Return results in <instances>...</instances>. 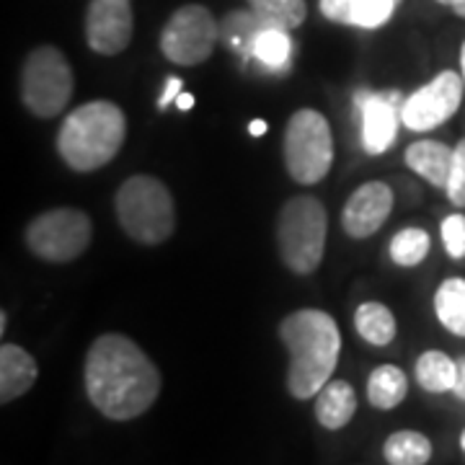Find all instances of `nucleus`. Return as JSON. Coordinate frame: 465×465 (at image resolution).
<instances>
[{"instance_id": "nucleus-29", "label": "nucleus", "mask_w": 465, "mask_h": 465, "mask_svg": "<svg viewBox=\"0 0 465 465\" xmlns=\"http://www.w3.org/2000/svg\"><path fill=\"white\" fill-rule=\"evenodd\" d=\"M182 85H183L182 78H176V75H171V78H168L166 85H163V94H161V99H158V109H161V112H166L171 104H176V99L183 94Z\"/></svg>"}, {"instance_id": "nucleus-17", "label": "nucleus", "mask_w": 465, "mask_h": 465, "mask_svg": "<svg viewBox=\"0 0 465 465\" xmlns=\"http://www.w3.org/2000/svg\"><path fill=\"white\" fill-rule=\"evenodd\" d=\"M357 414V393L347 381H329L316 396V419L323 430H344Z\"/></svg>"}, {"instance_id": "nucleus-37", "label": "nucleus", "mask_w": 465, "mask_h": 465, "mask_svg": "<svg viewBox=\"0 0 465 465\" xmlns=\"http://www.w3.org/2000/svg\"><path fill=\"white\" fill-rule=\"evenodd\" d=\"M460 450L465 452V430H463V434H460Z\"/></svg>"}, {"instance_id": "nucleus-36", "label": "nucleus", "mask_w": 465, "mask_h": 465, "mask_svg": "<svg viewBox=\"0 0 465 465\" xmlns=\"http://www.w3.org/2000/svg\"><path fill=\"white\" fill-rule=\"evenodd\" d=\"M434 3H440V5H448V8H455L460 0H434Z\"/></svg>"}, {"instance_id": "nucleus-16", "label": "nucleus", "mask_w": 465, "mask_h": 465, "mask_svg": "<svg viewBox=\"0 0 465 465\" xmlns=\"http://www.w3.org/2000/svg\"><path fill=\"white\" fill-rule=\"evenodd\" d=\"M452 155L455 148H450L440 140H419L406 148V166L414 171L416 176H421L427 183H432L434 189H448L450 168H452Z\"/></svg>"}, {"instance_id": "nucleus-4", "label": "nucleus", "mask_w": 465, "mask_h": 465, "mask_svg": "<svg viewBox=\"0 0 465 465\" xmlns=\"http://www.w3.org/2000/svg\"><path fill=\"white\" fill-rule=\"evenodd\" d=\"M114 210L122 231L143 246H158L176 231L173 197L166 183L148 173H137L122 182Z\"/></svg>"}, {"instance_id": "nucleus-25", "label": "nucleus", "mask_w": 465, "mask_h": 465, "mask_svg": "<svg viewBox=\"0 0 465 465\" xmlns=\"http://www.w3.org/2000/svg\"><path fill=\"white\" fill-rule=\"evenodd\" d=\"M249 8L264 21L266 26H280V29H298L308 16L305 0H249Z\"/></svg>"}, {"instance_id": "nucleus-8", "label": "nucleus", "mask_w": 465, "mask_h": 465, "mask_svg": "<svg viewBox=\"0 0 465 465\" xmlns=\"http://www.w3.org/2000/svg\"><path fill=\"white\" fill-rule=\"evenodd\" d=\"M94 225L84 210L75 207H57L34 217L26 225L24 241L36 259L50 264H67L84 256L91 246Z\"/></svg>"}, {"instance_id": "nucleus-9", "label": "nucleus", "mask_w": 465, "mask_h": 465, "mask_svg": "<svg viewBox=\"0 0 465 465\" xmlns=\"http://www.w3.org/2000/svg\"><path fill=\"white\" fill-rule=\"evenodd\" d=\"M220 42V21L200 3L176 8L161 29V52L173 65H202Z\"/></svg>"}, {"instance_id": "nucleus-2", "label": "nucleus", "mask_w": 465, "mask_h": 465, "mask_svg": "<svg viewBox=\"0 0 465 465\" xmlns=\"http://www.w3.org/2000/svg\"><path fill=\"white\" fill-rule=\"evenodd\" d=\"M280 341L290 354V396L298 401L316 399L321 388L331 381L341 354V333L333 316L318 308L292 311L280 323Z\"/></svg>"}, {"instance_id": "nucleus-23", "label": "nucleus", "mask_w": 465, "mask_h": 465, "mask_svg": "<svg viewBox=\"0 0 465 465\" xmlns=\"http://www.w3.org/2000/svg\"><path fill=\"white\" fill-rule=\"evenodd\" d=\"M434 313L442 329L465 339V280L450 277L434 292Z\"/></svg>"}, {"instance_id": "nucleus-7", "label": "nucleus", "mask_w": 465, "mask_h": 465, "mask_svg": "<svg viewBox=\"0 0 465 465\" xmlns=\"http://www.w3.org/2000/svg\"><path fill=\"white\" fill-rule=\"evenodd\" d=\"M75 91V75L67 57L52 45H42L26 54L21 67V101L39 119L60 116Z\"/></svg>"}, {"instance_id": "nucleus-10", "label": "nucleus", "mask_w": 465, "mask_h": 465, "mask_svg": "<svg viewBox=\"0 0 465 465\" xmlns=\"http://www.w3.org/2000/svg\"><path fill=\"white\" fill-rule=\"evenodd\" d=\"M463 75L455 70H442L432 81L416 88L411 96L401 104V124L411 133H430L442 127L448 119L458 114L463 101Z\"/></svg>"}, {"instance_id": "nucleus-18", "label": "nucleus", "mask_w": 465, "mask_h": 465, "mask_svg": "<svg viewBox=\"0 0 465 465\" xmlns=\"http://www.w3.org/2000/svg\"><path fill=\"white\" fill-rule=\"evenodd\" d=\"M409 396V378L396 365L375 367L367 378V401L378 411L396 409Z\"/></svg>"}, {"instance_id": "nucleus-22", "label": "nucleus", "mask_w": 465, "mask_h": 465, "mask_svg": "<svg viewBox=\"0 0 465 465\" xmlns=\"http://www.w3.org/2000/svg\"><path fill=\"white\" fill-rule=\"evenodd\" d=\"M251 60L269 73L287 70L290 60H292V36H290V32L280 29V26H264L253 42Z\"/></svg>"}, {"instance_id": "nucleus-6", "label": "nucleus", "mask_w": 465, "mask_h": 465, "mask_svg": "<svg viewBox=\"0 0 465 465\" xmlns=\"http://www.w3.org/2000/svg\"><path fill=\"white\" fill-rule=\"evenodd\" d=\"M284 168L300 186L321 183L333 166V133L318 109H298L287 119L282 140Z\"/></svg>"}, {"instance_id": "nucleus-19", "label": "nucleus", "mask_w": 465, "mask_h": 465, "mask_svg": "<svg viewBox=\"0 0 465 465\" xmlns=\"http://www.w3.org/2000/svg\"><path fill=\"white\" fill-rule=\"evenodd\" d=\"M264 26V21L256 16L251 8L231 11L228 16H223V21H220V42L231 52H235L243 63H249L253 42H256V36Z\"/></svg>"}, {"instance_id": "nucleus-20", "label": "nucleus", "mask_w": 465, "mask_h": 465, "mask_svg": "<svg viewBox=\"0 0 465 465\" xmlns=\"http://www.w3.org/2000/svg\"><path fill=\"white\" fill-rule=\"evenodd\" d=\"M354 329H357V333L365 339L367 344L388 347L396 339L399 323H396V316H393V311L388 305H382L378 300H370V302H362L357 308Z\"/></svg>"}, {"instance_id": "nucleus-15", "label": "nucleus", "mask_w": 465, "mask_h": 465, "mask_svg": "<svg viewBox=\"0 0 465 465\" xmlns=\"http://www.w3.org/2000/svg\"><path fill=\"white\" fill-rule=\"evenodd\" d=\"M39 378L36 360L18 344L5 341L0 347V403H11L29 393Z\"/></svg>"}, {"instance_id": "nucleus-12", "label": "nucleus", "mask_w": 465, "mask_h": 465, "mask_svg": "<svg viewBox=\"0 0 465 465\" xmlns=\"http://www.w3.org/2000/svg\"><path fill=\"white\" fill-rule=\"evenodd\" d=\"M396 94L378 91H357L354 106L360 112V140L370 155H381L396 143L401 124V106Z\"/></svg>"}, {"instance_id": "nucleus-31", "label": "nucleus", "mask_w": 465, "mask_h": 465, "mask_svg": "<svg viewBox=\"0 0 465 465\" xmlns=\"http://www.w3.org/2000/svg\"><path fill=\"white\" fill-rule=\"evenodd\" d=\"M194 106V96L192 94H182L179 99H176V109H182V112H189Z\"/></svg>"}, {"instance_id": "nucleus-14", "label": "nucleus", "mask_w": 465, "mask_h": 465, "mask_svg": "<svg viewBox=\"0 0 465 465\" xmlns=\"http://www.w3.org/2000/svg\"><path fill=\"white\" fill-rule=\"evenodd\" d=\"M399 5L401 0H318L323 18L354 29H381Z\"/></svg>"}, {"instance_id": "nucleus-30", "label": "nucleus", "mask_w": 465, "mask_h": 465, "mask_svg": "<svg viewBox=\"0 0 465 465\" xmlns=\"http://www.w3.org/2000/svg\"><path fill=\"white\" fill-rule=\"evenodd\" d=\"M455 399L465 401V354L458 357V381H455V388H452Z\"/></svg>"}, {"instance_id": "nucleus-27", "label": "nucleus", "mask_w": 465, "mask_h": 465, "mask_svg": "<svg viewBox=\"0 0 465 465\" xmlns=\"http://www.w3.org/2000/svg\"><path fill=\"white\" fill-rule=\"evenodd\" d=\"M448 200L452 207L463 210L465 207V137L455 145V155H452V168H450L448 189H445Z\"/></svg>"}, {"instance_id": "nucleus-26", "label": "nucleus", "mask_w": 465, "mask_h": 465, "mask_svg": "<svg viewBox=\"0 0 465 465\" xmlns=\"http://www.w3.org/2000/svg\"><path fill=\"white\" fill-rule=\"evenodd\" d=\"M430 249H432L430 232L421 228H403L391 238V246H388L393 264L406 266V269L421 264L430 256Z\"/></svg>"}, {"instance_id": "nucleus-35", "label": "nucleus", "mask_w": 465, "mask_h": 465, "mask_svg": "<svg viewBox=\"0 0 465 465\" xmlns=\"http://www.w3.org/2000/svg\"><path fill=\"white\" fill-rule=\"evenodd\" d=\"M5 326H8V313L3 311V313H0V331L3 333H5Z\"/></svg>"}, {"instance_id": "nucleus-5", "label": "nucleus", "mask_w": 465, "mask_h": 465, "mask_svg": "<svg viewBox=\"0 0 465 465\" xmlns=\"http://www.w3.org/2000/svg\"><path fill=\"white\" fill-rule=\"evenodd\" d=\"M329 215L323 202L311 194H298L284 202L277 217V249L290 272L300 277L313 274L326 251Z\"/></svg>"}, {"instance_id": "nucleus-24", "label": "nucleus", "mask_w": 465, "mask_h": 465, "mask_svg": "<svg viewBox=\"0 0 465 465\" xmlns=\"http://www.w3.org/2000/svg\"><path fill=\"white\" fill-rule=\"evenodd\" d=\"M382 458L388 465H427L432 460V442L427 434L401 430L385 440Z\"/></svg>"}, {"instance_id": "nucleus-1", "label": "nucleus", "mask_w": 465, "mask_h": 465, "mask_svg": "<svg viewBox=\"0 0 465 465\" xmlns=\"http://www.w3.org/2000/svg\"><path fill=\"white\" fill-rule=\"evenodd\" d=\"M85 396L112 421L145 414L161 396V370L124 333H101L88 347L84 367Z\"/></svg>"}, {"instance_id": "nucleus-13", "label": "nucleus", "mask_w": 465, "mask_h": 465, "mask_svg": "<svg viewBox=\"0 0 465 465\" xmlns=\"http://www.w3.org/2000/svg\"><path fill=\"white\" fill-rule=\"evenodd\" d=\"M393 213V189L382 182H367L351 192L341 210V228L349 238H372Z\"/></svg>"}, {"instance_id": "nucleus-32", "label": "nucleus", "mask_w": 465, "mask_h": 465, "mask_svg": "<svg viewBox=\"0 0 465 465\" xmlns=\"http://www.w3.org/2000/svg\"><path fill=\"white\" fill-rule=\"evenodd\" d=\"M249 133L253 134V137H262V134H266V122L264 119H253L249 124Z\"/></svg>"}, {"instance_id": "nucleus-3", "label": "nucleus", "mask_w": 465, "mask_h": 465, "mask_svg": "<svg viewBox=\"0 0 465 465\" xmlns=\"http://www.w3.org/2000/svg\"><path fill=\"white\" fill-rule=\"evenodd\" d=\"M127 140V116L114 101H88L73 109L57 130V153L78 173L112 163Z\"/></svg>"}, {"instance_id": "nucleus-21", "label": "nucleus", "mask_w": 465, "mask_h": 465, "mask_svg": "<svg viewBox=\"0 0 465 465\" xmlns=\"http://www.w3.org/2000/svg\"><path fill=\"white\" fill-rule=\"evenodd\" d=\"M414 375L421 391L448 393L455 388V381H458V360H452L440 349H430V351L419 354Z\"/></svg>"}, {"instance_id": "nucleus-33", "label": "nucleus", "mask_w": 465, "mask_h": 465, "mask_svg": "<svg viewBox=\"0 0 465 465\" xmlns=\"http://www.w3.org/2000/svg\"><path fill=\"white\" fill-rule=\"evenodd\" d=\"M452 14H455V16L465 18V0H460V3H458V5L452 8Z\"/></svg>"}, {"instance_id": "nucleus-11", "label": "nucleus", "mask_w": 465, "mask_h": 465, "mask_svg": "<svg viewBox=\"0 0 465 465\" xmlns=\"http://www.w3.org/2000/svg\"><path fill=\"white\" fill-rule=\"evenodd\" d=\"M134 16L130 0H91L85 11V42L88 47L114 57L133 42Z\"/></svg>"}, {"instance_id": "nucleus-34", "label": "nucleus", "mask_w": 465, "mask_h": 465, "mask_svg": "<svg viewBox=\"0 0 465 465\" xmlns=\"http://www.w3.org/2000/svg\"><path fill=\"white\" fill-rule=\"evenodd\" d=\"M460 75H463V84H465V42H463V47H460Z\"/></svg>"}, {"instance_id": "nucleus-28", "label": "nucleus", "mask_w": 465, "mask_h": 465, "mask_svg": "<svg viewBox=\"0 0 465 465\" xmlns=\"http://www.w3.org/2000/svg\"><path fill=\"white\" fill-rule=\"evenodd\" d=\"M440 232H442V246L450 253V259L460 262L465 259V215L455 213V215H448L440 225Z\"/></svg>"}]
</instances>
